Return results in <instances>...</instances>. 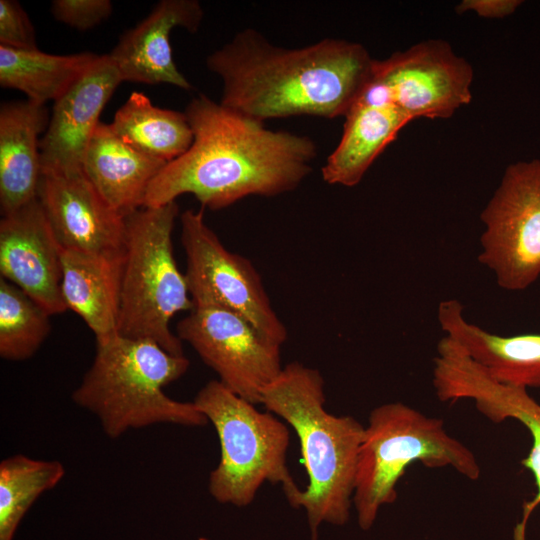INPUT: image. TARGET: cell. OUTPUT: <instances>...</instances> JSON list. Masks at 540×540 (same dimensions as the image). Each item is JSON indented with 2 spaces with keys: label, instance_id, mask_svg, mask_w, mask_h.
<instances>
[{
  "label": "cell",
  "instance_id": "cell-1",
  "mask_svg": "<svg viewBox=\"0 0 540 540\" xmlns=\"http://www.w3.org/2000/svg\"><path fill=\"white\" fill-rule=\"evenodd\" d=\"M184 113L193 143L154 178L143 207H160L188 193L202 207L219 210L248 196L292 191L312 171L318 148L308 136L268 129L204 94Z\"/></svg>",
  "mask_w": 540,
  "mask_h": 540
},
{
  "label": "cell",
  "instance_id": "cell-2",
  "mask_svg": "<svg viewBox=\"0 0 540 540\" xmlns=\"http://www.w3.org/2000/svg\"><path fill=\"white\" fill-rule=\"evenodd\" d=\"M374 60L360 43L327 38L287 49L247 28L212 52L206 65L222 80L220 103L264 123L344 117L368 83Z\"/></svg>",
  "mask_w": 540,
  "mask_h": 540
},
{
  "label": "cell",
  "instance_id": "cell-3",
  "mask_svg": "<svg viewBox=\"0 0 540 540\" xmlns=\"http://www.w3.org/2000/svg\"><path fill=\"white\" fill-rule=\"evenodd\" d=\"M324 385L317 369L291 362L265 387L260 402L298 436L309 482L294 508L305 509L311 540H317L321 523L341 526L349 519L365 429L352 416L327 412Z\"/></svg>",
  "mask_w": 540,
  "mask_h": 540
},
{
  "label": "cell",
  "instance_id": "cell-4",
  "mask_svg": "<svg viewBox=\"0 0 540 540\" xmlns=\"http://www.w3.org/2000/svg\"><path fill=\"white\" fill-rule=\"evenodd\" d=\"M189 366L184 355H173L150 340L117 334L97 343L72 400L93 413L112 439L155 424L204 426L208 419L193 401H178L164 392Z\"/></svg>",
  "mask_w": 540,
  "mask_h": 540
},
{
  "label": "cell",
  "instance_id": "cell-5",
  "mask_svg": "<svg viewBox=\"0 0 540 540\" xmlns=\"http://www.w3.org/2000/svg\"><path fill=\"white\" fill-rule=\"evenodd\" d=\"M416 462L427 468H452L477 480L481 468L474 453L448 434L441 419L402 402L375 407L359 448L353 506L358 525L369 530L379 510L397 499V484Z\"/></svg>",
  "mask_w": 540,
  "mask_h": 540
},
{
  "label": "cell",
  "instance_id": "cell-6",
  "mask_svg": "<svg viewBox=\"0 0 540 540\" xmlns=\"http://www.w3.org/2000/svg\"><path fill=\"white\" fill-rule=\"evenodd\" d=\"M176 202L142 207L125 217L118 334L150 340L173 355L183 345L170 329L179 312L194 308L185 275L177 267L172 232Z\"/></svg>",
  "mask_w": 540,
  "mask_h": 540
},
{
  "label": "cell",
  "instance_id": "cell-7",
  "mask_svg": "<svg viewBox=\"0 0 540 540\" xmlns=\"http://www.w3.org/2000/svg\"><path fill=\"white\" fill-rule=\"evenodd\" d=\"M193 402L212 423L220 442V461L209 477L211 496L219 503L244 507L270 482L281 486L294 507L302 489L287 466L288 427L219 380L209 381Z\"/></svg>",
  "mask_w": 540,
  "mask_h": 540
},
{
  "label": "cell",
  "instance_id": "cell-8",
  "mask_svg": "<svg viewBox=\"0 0 540 540\" xmlns=\"http://www.w3.org/2000/svg\"><path fill=\"white\" fill-rule=\"evenodd\" d=\"M180 221L186 256L184 275L194 307L232 311L268 341L279 346L285 343L287 328L252 262L223 245L205 222L203 209L184 211Z\"/></svg>",
  "mask_w": 540,
  "mask_h": 540
},
{
  "label": "cell",
  "instance_id": "cell-9",
  "mask_svg": "<svg viewBox=\"0 0 540 540\" xmlns=\"http://www.w3.org/2000/svg\"><path fill=\"white\" fill-rule=\"evenodd\" d=\"M478 262L506 291L540 278V160L510 164L482 210Z\"/></svg>",
  "mask_w": 540,
  "mask_h": 540
},
{
  "label": "cell",
  "instance_id": "cell-10",
  "mask_svg": "<svg viewBox=\"0 0 540 540\" xmlns=\"http://www.w3.org/2000/svg\"><path fill=\"white\" fill-rule=\"evenodd\" d=\"M472 81L471 65L449 43L427 40L375 59L358 100L394 104L411 120L449 118L470 103Z\"/></svg>",
  "mask_w": 540,
  "mask_h": 540
},
{
  "label": "cell",
  "instance_id": "cell-11",
  "mask_svg": "<svg viewBox=\"0 0 540 540\" xmlns=\"http://www.w3.org/2000/svg\"><path fill=\"white\" fill-rule=\"evenodd\" d=\"M176 335L194 349L225 387L255 405L283 369L281 346L261 336L240 315L223 308L194 307L178 322Z\"/></svg>",
  "mask_w": 540,
  "mask_h": 540
},
{
  "label": "cell",
  "instance_id": "cell-12",
  "mask_svg": "<svg viewBox=\"0 0 540 540\" xmlns=\"http://www.w3.org/2000/svg\"><path fill=\"white\" fill-rule=\"evenodd\" d=\"M435 392L441 402L472 400L493 423L513 419L529 432L532 444L521 464L533 475L537 490L524 503L522 520L514 531L515 540H525L528 519L540 505V404L528 389L499 382L462 350L452 352L440 365Z\"/></svg>",
  "mask_w": 540,
  "mask_h": 540
},
{
  "label": "cell",
  "instance_id": "cell-13",
  "mask_svg": "<svg viewBox=\"0 0 540 540\" xmlns=\"http://www.w3.org/2000/svg\"><path fill=\"white\" fill-rule=\"evenodd\" d=\"M61 254L62 247L38 198L2 217L1 277L50 315L67 310L61 290Z\"/></svg>",
  "mask_w": 540,
  "mask_h": 540
},
{
  "label": "cell",
  "instance_id": "cell-14",
  "mask_svg": "<svg viewBox=\"0 0 540 540\" xmlns=\"http://www.w3.org/2000/svg\"><path fill=\"white\" fill-rule=\"evenodd\" d=\"M122 78L108 54L54 102L40 142L42 174L83 171L88 144L100 114Z\"/></svg>",
  "mask_w": 540,
  "mask_h": 540
},
{
  "label": "cell",
  "instance_id": "cell-15",
  "mask_svg": "<svg viewBox=\"0 0 540 540\" xmlns=\"http://www.w3.org/2000/svg\"><path fill=\"white\" fill-rule=\"evenodd\" d=\"M38 199L62 248L124 251L125 217L105 201L83 171L42 174Z\"/></svg>",
  "mask_w": 540,
  "mask_h": 540
},
{
  "label": "cell",
  "instance_id": "cell-16",
  "mask_svg": "<svg viewBox=\"0 0 540 540\" xmlns=\"http://www.w3.org/2000/svg\"><path fill=\"white\" fill-rule=\"evenodd\" d=\"M204 11L197 0H162L135 27L127 30L108 54L122 81L170 84L184 90L192 85L176 66L170 33L182 27L195 33Z\"/></svg>",
  "mask_w": 540,
  "mask_h": 540
},
{
  "label": "cell",
  "instance_id": "cell-17",
  "mask_svg": "<svg viewBox=\"0 0 540 540\" xmlns=\"http://www.w3.org/2000/svg\"><path fill=\"white\" fill-rule=\"evenodd\" d=\"M437 320L445 336L501 383L540 388V333L503 336L468 321L457 299L439 303Z\"/></svg>",
  "mask_w": 540,
  "mask_h": 540
},
{
  "label": "cell",
  "instance_id": "cell-18",
  "mask_svg": "<svg viewBox=\"0 0 540 540\" xmlns=\"http://www.w3.org/2000/svg\"><path fill=\"white\" fill-rule=\"evenodd\" d=\"M48 111L28 99L0 108V207L11 214L38 198L42 176L39 139Z\"/></svg>",
  "mask_w": 540,
  "mask_h": 540
},
{
  "label": "cell",
  "instance_id": "cell-19",
  "mask_svg": "<svg viewBox=\"0 0 540 540\" xmlns=\"http://www.w3.org/2000/svg\"><path fill=\"white\" fill-rule=\"evenodd\" d=\"M123 260L124 251L92 253L62 248L64 302L82 318L97 343L118 334Z\"/></svg>",
  "mask_w": 540,
  "mask_h": 540
},
{
  "label": "cell",
  "instance_id": "cell-20",
  "mask_svg": "<svg viewBox=\"0 0 540 540\" xmlns=\"http://www.w3.org/2000/svg\"><path fill=\"white\" fill-rule=\"evenodd\" d=\"M166 164L132 148L110 124L100 122L88 144L83 172L105 201L126 217L143 207L149 185Z\"/></svg>",
  "mask_w": 540,
  "mask_h": 540
},
{
  "label": "cell",
  "instance_id": "cell-21",
  "mask_svg": "<svg viewBox=\"0 0 540 540\" xmlns=\"http://www.w3.org/2000/svg\"><path fill=\"white\" fill-rule=\"evenodd\" d=\"M341 139L324 163L321 174L330 185L359 184L400 130L412 121L391 103L373 104L356 100L347 114Z\"/></svg>",
  "mask_w": 540,
  "mask_h": 540
},
{
  "label": "cell",
  "instance_id": "cell-22",
  "mask_svg": "<svg viewBox=\"0 0 540 540\" xmlns=\"http://www.w3.org/2000/svg\"><path fill=\"white\" fill-rule=\"evenodd\" d=\"M99 58L92 52L53 55L0 45V85L17 89L28 100L45 105L59 99Z\"/></svg>",
  "mask_w": 540,
  "mask_h": 540
},
{
  "label": "cell",
  "instance_id": "cell-23",
  "mask_svg": "<svg viewBox=\"0 0 540 540\" xmlns=\"http://www.w3.org/2000/svg\"><path fill=\"white\" fill-rule=\"evenodd\" d=\"M110 126L132 148L166 163L183 155L194 140L184 112L157 107L137 91L118 109Z\"/></svg>",
  "mask_w": 540,
  "mask_h": 540
},
{
  "label": "cell",
  "instance_id": "cell-24",
  "mask_svg": "<svg viewBox=\"0 0 540 540\" xmlns=\"http://www.w3.org/2000/svg\"><path fill=\"white\" fill-rule=\"evenodd\" d=\"M65 468L56 460H39L22 454L0 463V540H13L30 507L42 493L53 489Z\"/></svg>",
  "mask_w": 540,
  "mask_h": 540
},
{
  "label": "cell",
  "instance_id": "cell-25",
  "mask_svg": "<svg viewBox=\"0 0 540 540\" xmlns=\"http://www.w3.org/2000/svg\"><path fill=\"white\" fill-rule=\"evenodd\" d=\"M51 315L16 285L0 278V356L22 361L47 338Z\"/></svg>",
  "mask_w": 540,
  "mask_h": 540
},
{
  "label": "cell",
  "instance_id": "cell-26",
  "mask_svg": "<svg viewBox=\"0 0 540 540\" xmlns=\"http://www.w3.org/2000/svg\"><path fill=\"white\" fill-rule=\"evenodd\" d=\"M51 13L57 21L85 31L111 15L112 3L109 0H54Z\"/></svg>",
  "mask_w": 540,
  "mask_h": 540
},
{
  "label": "cell",
  "instance_id": "cell-27",
  "mask_svg": "<svg viewBox=\"0 0 540 540\" xmlns=\"http://www.w3.org/2000/svg\"><path fill=\"white\" fill-rule=\"evenodd\" d=\"M0 45L20 50L38 49L34 26L15 0H0Z\"/></svg>",
  "mask_w": 540,
  "mask_h": 540
},
{
  "label": "cell",
  "instance_id": "cell-28",
  "mask_svg": "<svg viewBox=\"0 0 540 540\" xmlns=\"http://www.w3.org/2000/svg\"><path fill=\"white\" fill-rule=\"evenodd\" d=\"M521 3L519 0H463L457 5L456 11H474L484 18H503L511 15Z\"/></svg>",
  "mask_w": 540,
  "mask_h": 540
},
{
  "label": "cell",
  "instance_id": "cell-29",
  "mask_svg": "<svg viewBox=\"0 0 540 540\" xmlns=\"http://www.w3.org/2000/svg\"><path fill=\"white\" fill-rule=\"evenodd\" d=\"M198 540H208V539L205 537H200Z\"/></svg>",
  "mask_w": 540,
  "mask_h": 540
}]
</instances>
